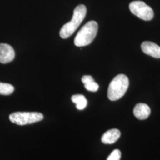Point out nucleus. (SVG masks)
Masks as SVG:
<instances>
[{
    "mask_svg": "<svg viewBox=\"0 0 160 160\" xmlns=\"http://www.w3.org/2000/svg\"><path fill=\"white\" fill-rule=\"evenodd\" d=\"M87 8L82 4L77 6L74 10L71 20L64 24L61 29L59 34L62 39H67L78 28L81 23L86 17Z\"/></svg>",
    "mask_w": 160,
    "mask_h": 160,
    "instance_id": "f257e3e1",
    "label": "nucleus"
},
{
    "mask_svg": "<svg viewBox=\"0 0 160 160\" xmlns=\"http://www.w3.org/2000/svg\"><path fill=\"white\" fill-rule=\"evenodd\" d=\"M129 79L125 75L119 74L110 82L108 90V97L111 101H116L123 97L129 87Z\"/></svg>",
    "mask_w": 160,
    "mask_h": 160,
    "instance_id": "f03ea898",
    "label": "nucleus"
},
{
    "mask_svg": "<svg viewBox=\"0 0 160 160\" xmlns=\"http://www.w3.org/2000/svg\"><path fill=\"white\" fill-rule=\"evenodd\" d=\"M98 24L95 21H90L80 29L74 39L75 46L78 47L90 45L97 35Z\"/></svg>",
    "mask_w": 160,
    "mask_h": 160,
    "instance_id": "7ed1b4c3",
    "label": "nucleus"
},
{
    "mask_svg": "<svg viewBox=\"0 0 160 160\" xmlns=\"http://www.w3.org/2000/svg\"><path fill=\"white\" fill-rule=\"evenodd\" d=\"M43 119V115L38 112H14L9 116L12 123L23 126L34 123Z\"/></svg>",
    "mask_w": 160,
    "mask_h": 160,
    "instance_id": "20e7f679",
    "label": "nucleus"
},
{
    "mask_svg": "<svg viewBox=\"0 0 160 160\" xmlns=\"http://www.w3.org/2000/svg\"><path fill=\"white\" fill-rule=\"evenodd\" d=\"M129 9L133 14L145 21H149L154 17L153 10L143 1H132L129 4Z\"/></svg>",
    "mask_w": 160,
    "mask_h": 160,
    "instance_id": "39448f33",
    "label": "nucleus"
},
{
    "mask_svg": "<svg viewBox=\"0 0 160 160\" xmlns=\"http://www.w3.org/2000/svg\"><path fill=\"white\" fill-rule=\"evenodd\" d=\"M14 57L15 52L12 46L6 43H0V63H9Z\"/></svg>",
    "mask_w": 160,
    "mask_h": 160,
    "instance_id": "423d86ee",
    "label": "nucleus"
},
{
    "mask_svg": "<svg viewBox=\"0 0 160 160\" xmlns=\"http://www.w3.org/2000/svg\"><path fill=\"white\" fill-rule=\"evenodd\" d=\"M142 51L147 55L155 58H160V47L153 42L145 41L141 45Z\"/></svg>",
    "mask_w": 160,
    "mask_h": 160,
    "instance_id": "0eeeda50",
    "label": "nucleus"
},
{
    "mask_svg": "<svg viewBox=\"0 0 160 160\" xmlns=\"http://www.w3.org/2000/svg\"><path fill=\"white\" fill-rule=\"evenodd\" d=\"M151 113V109L147 104L138 103L133 109L134 116L139 120L147 119Z\"/></svg>",
    "mask_w": 160,
    "mask_h": 160,
    "instance_id": "6e6552de",
    "label": "nucleus"
},
{
    "mask_svg": "<svg viewBox=\"0 0 160 160\" xmlns=\"http://www.w3.org/2000/svg\"><path fill=\"white\" fill-rule=\"evenodd\" d=\"M120 137V132L118 129H112L106 132L102 137V142L104 144L116 142Z\"/></svg>",
    "mask_w": 160,
    "mask_h": 160,
    "instance_id": "1a4fd4ad",
    "label": "nucleus"
},
{
    "mask_svg": "<svg viewBox=\"0 0 160 160\" xmlns=\"http://www.w3.org/2000/svg\"><path fill=\"white\" fill-rule=\"evenodd\" d=\"M82 82L84 84L86 89L91 92H96L98 90L99 86L96 82L91 75H84L82 77Z\"/></svg>",
    "mask_w": 160,
    "mask_h": 160,
    "instance_id": "9d476101",
    "label": "nucleus"
},
{
    "mask_svg": "<svg viewBox=\"0 0 160 160\" xmlns=\"http://www.w3.org/2000/svg\"><path fill=\"white\" fill-rule=\"evenodd\" d=\"M72 102L76 104L77 109L81 110L85 109L87 106V100L86 97L81 94L74 95L71 97Z\"/></svg>",
    "mask_w": 160,
    "mask_h": 160,
    "instance_id": "9b49d317",
    "label": "nucleus"
},
{
    "mask_svg": "<svg viewBox=\"0 0 160 160\" xmlns=\"http://www.w3.org/2000/svg\"><path fill=\"white\" fill-rule=\"evenodd\" d=\"M14 90V87L8 83L0 82V94L8 96L10 95Z\"/></svg>",
    "mask_w": 160,
    "mask_h": 160,
    "instance_id": "f8f14e48",
    "label": "nucleus"
},
{
    "mask_svg": "<svg viewBox=\"0 0 160 160\" xmlns=\"http://www.w3.org/2000/svg\"><path fill=\"white\" fill-rule=\"evenodd\" d=\"M121 158V152L119 149H114L109 155L107 160H120Z\"/></svg>",
    "mask_w": 160,
    "mask_h": 160,
    "instance_id": "ddd939ff",
    "label": "nucleus"
}]
</instances>
